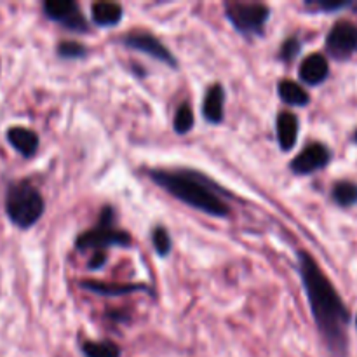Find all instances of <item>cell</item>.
Segmentation results:
<instances>
[{"instance_id": "cell-1", "label": "cell", "mask_w": 357, "mask_h": 357, "mask_svg": "<svg viewBox=\"0 0 357 357\" xmlns=\"http://www.w3.org/2000/svg\"><path fill=\"white\" fill-rule=\"evenodd\" d=\"M298 272L316 328L331 357H347L351 312L312 255L298 251Z\"/></svg>"}, {"instance_id": "cell-2", "label": "cell", "mask_w": 357, "mask_h": 357, "mask_svg": "<svg viewBox=\"0 0 357 357\" xmlns=\"http://www.w3.org/2000/svg\"><path fill=\"white\" fill-rule=\"evenodd\" d=\"M146 176L185 206L213 218H229L234 195L206 174L188 167H150Z\"/></svg>"}, {"instance_id": "cell-3", "label": "cell", "mask_w": 357, "mask_h": 357, "mask_svg": "<svg viewBox=\"0 0 357 357\" xmlns=\"http://www.w3.org/2000/svg\"><path fill=\"white\" fill-rule=\"evenodd\" d=\"M45 202L38 188L28 180L14 181L6 194V215L20 229H30L42 218Z\"/></svg>"}, {"instance_id": "cell-4", "label": "cell", "mask_w": 357, "mask_h": 357, "mask_svg": "<svg viewBox=\"0 0 357 357\" xmlns=\"http://www.w3.org/2000/svg\"><path fill=\"white\" fill-rule=\"evenodd\" d=\"M115 209L112 206H105L100 213L98 223L93 229L79 234L75 239V248L79 251H103L107 248H128L131 246L132 239L128 230L119 229Z\"/></svg>"}, {"instance_id": "cell-5", "label": "cell", "mask_w": 357, "mask_h": 357, "mask_svg": "<svg viewBox=\"0 0 357 357\" xmlns=\"http://www.w3.org/2000/svg\"><path fill=\"white\" fill-rule=\"evenodd\" d=\"M223 10L230 24L246 37H261L265 33V24L271 17V7L264 2L227 0L223 3Z\"/></svg>"}, {"instance_id": "cell-6", "label": "cell", "mask_w": 357, "mask_h": 357, "mask_svg": "<svg viewBox=\"0 0 357 357\" xmlns=\"http://www.w3.org/2000/svg\"><path fill=\"white\" fill-rule=\"evenodd\" d=\"M124 47L132 49V51L145 52L150 58L157 59V61L164 63V65L171 66V68H178V59L174 58L173 52L159 40L153 33L145 30H131L128 33H124L122 37H119Z\"/></svg>"}, {"instance_id": "cell-7", "label": "cell", "mask_w": 357, "mask_h": 357, "mask_svg": "<svg viewBox=\"0 0 357 357\" xmlns=\"http://www.w3.org/2000/svg\"><path fill=\"white\" fill-rule=\"evenodd\" d=\"M45 17L54 23L61 24L65 30L75 31V33H87L89 23L80 10L79 3L73 0H47L42 6Z\"/></svg>"}, {"instance_id": "cell-8", "label": "cell", "mask_w": 357, "mask_h": 357, "mask_svg": "<svg viewBox=\"0 0 357 357\" xmlns=\"http://www.w3.org/2000/svg\"><path fill=\"white\" fill-rule=\"evenodd\" d=\"M326 51L337 61H345L357 52V24L337 21L326 35Z\"/></svg>"}, {"instance_id": "cell-9", "label": "cell", "mask_w": 357, "mask_h": 357, "mask_svg": "<svg viewBox=\"0 0 357 357\" xmlns=\"http://www.w3.org/2000/svg\"><path fill=\"white\" fill-rule=\"evenodd\" d=\"M331 160V150L328 149L324 143L314 142L307 145L295 159L289 162V169L291 173L298 174V176H307L316 171L324 169Z\"/></svg>"}, {"instance_id": "cell-10", "label": "cell", "mask_w": 357, "mask_h": 357, "mask_svg": "<svg viewBox=\"0 0 357 357\" xmlns=\"http://www.w3.org/2000/svg\"><path fill=\"white\" fill-rule=\"evenodd\" d=\"M300 80L307 86H319L330 77V63L321 52H312L302 61L298 70Z\"/></svg>"}, {"instance_id": "cell-11", "label": "cell", "mask_w": 357, "mask_h": 357, "mask_svg": "<svg viewBox=\"0 0 357 357\" xmlns=\"http://www.w3.org/2000/svg\"><path fill=\"white\" fill-rule=\"evenodd\" d=\"M202 115L209 124H222L225 119V87L220 82H215L206 89Z\"/></svg>"}, {"instance_id": "cell-12", "label": "cell", "mask_w": 357, "mask_h": 357, "mask_svg": "<svg viewBox=\"0 0 357 357\" xmlns=\"http://www.w3.org/2000/svg\"><path fill=\"white\" fill-rule=\"evenodd\" d=\"M300 132V121L293 112H281L275 119V135H278V143L282 152H289L295 149L296 139Z\"/></svg>"}, {"instance_id": "cell-13", "label": "cell", "mask_w": 357, "mask_h": 357, "mask_svg": "<svg viewBox=\"0 0 357 357\" xmlns=\"http://www.w3.org/2000/svg\"><path fill=\"white\" fill-rule=\"evenodd\" d=\"M7 142L23 157H33L38 150V135L23 126H13L6 132Z\"/></svg>"}, {"instance_id": "cell-14", "label": "cell", "mask_w": 357, "mask_h": 357, "mask_svg": "<svg viewBox=\"0 0 357 357\" xmlns=\"http://www.w3.org/2000/svg\"><path fill=\"white\" fill-rule=\"evenodd\" d=\"M80 288L100 296H124L139 291L150 293V288L145 284H115V282L108 284V282L98 281H82L80 282Z\"/></svg>"}, {"instance_id": "cell-15", "label": "cell", "mask_w": 357, "mask_h": 357, "mask_svg": "<svg viewBox=\"0 0 357 357\" xmlns=\"http://www.w3.org/2000/svg\"><path fill=\"white\" fill-rule=\"evenodd\" d=\"M124 10L121 3L115 2H94L91 6V17L98 26H115L122 21Z\"/></svg>"}, {"instance_id": "cell-16", "label": "cell", "mask_w": 357, "mask_h": 357, "mask_svg": "<svg viewBox=\"0 0 357 357\" xmlns=\"http://www.w3.org/2000/svg\"><path fill=\"white\" fill-rule=\"evenodd\" d=\"M278 93L281 100L291 107H307L310 103V94L295 80L282 79L278 84Z\"/></svg>"}, {"instance_id": "cell-17", "label": "cell", "mask_w": 357, "mask_h": 357, "mask_svg": "<svg viewBox=\"0 0 357 357\" xmlns=\"http://www.w3.org/2000/svg\"><path fill=\"white\" fill-rule=\"evenodd\" d=\"M331 199L340 208H352L357 204V183L351 180H340L331 188Z\"/></svg>"}, {"instance_id": "cell-18", "label": "cell", "mask_w": 357, "mask_h": 357, "mask_svg": "<svg viewBox=\"0 0 357 357\" xmlns=\"http://www.w3.org/2000/svg\"><path fill=\"white\" fill-rule=\"evenodd\" d=\"M84 357H122V351L117 344L110 340H86L80 344Z\"/></svg>"}, {"instance_id": "cell-19", "label": "cell", "mask_w": 357, "mask_h": 357, "mask_svg": "<svg viewBox=\"0 0 357 357\" xmlns=\"http://www.w3.org/2000/svg\"><path fill=\"white\" fill-rule=\"evenodd\" d=\"M194 112H192L190 105L188 103H181L180 107H178L176 114H174V119H173V128L174 131L178 132V135H187V132L192 131V128H194Z\"/></svg>"}, {"instance_id": "cell-20", "label": "cell", "mask_w": 357, "mask_h": 357, "mask_svg": "<svg viewBox=\"0 0 357 357\" xmlns=\"http://www.w3.org/2000/svg\"><path fill=\"white\" fill-rule=\"evenodd\" d=\"M152 244H153V250L159 257H167L173 250V239H171L169 232H167L166 227H153L152 230Z\"/></svg>"}, {"instance_id": "cell-21", "label": "cell", "mask_w": 357, "mask_h": 357, "mask_svg": "<svg viewBox=\"0 0 357 357\" xmlns=\"http://www.w3.org/2000/svg\"><path fill=\"white\" fill-rule=\"evenodd\" d=\"M56 52H58L59 58L63 59H82L87 56V47L80 42L75 40H61L56 47Z\"/></svg>"}, {"instance_id": "cell-22", "label": "cell", "mask_w": 357, "mask_h": 357, "mask_svg": "<svg viewBox=\"0 0 357 357\" xmlns=\"http://www.w3.org/2000/svg\"><path fill=\"white\" fill-rule=\"evenodd\" d=\"M300 52H302V40H300L296 35H291V37H288L282 42L278 58L281 59L282 63H291L298 58Z\"/></svg>"}, {"instance_id": "cell-23", "label": "cell", "mask_w": 357, "mask_h": 357, "mask_svg": "<svg viewBox=\"0 0 357 357\" xmlns=\"http://www.w3.org/2000/svg\"><path fill=\"white\" fill-rule=\"evenodd\" d=\"M307 7L321 10V13H337V10L352 7V2L349 0H314V2H307Z\"/></svg>"}, {"instance_id": "cell-24", "label": "cell", "mask_w": 357, "mask_h": 357, "mask_svg": "<svg viewBox=\"0 0 357 357\" xmlns=\"http://www.w3.org/2000/svg\"><path fill=\"white\" fill-rule=\"evenodd\" d=\"M107 260L108 257L105 251H96V253H93V257H91L87 268H89V271H100V268H103L105 265H107Z\"/></svg>"}, {"instance_id": "cell-25", "label": "cell", "mask_w": 357, "mask_h": 357, "mask_svg": "<svg viewBox=\"0 0 357 357\" xmlns=\"http://www.w3.org/2000/svg\"><path fill=\"white\" fill-rule=\"evenodd\" d=\"M354 142L357 143V129H356V132H354Z\"/></svg>"}, {"instance_id": "cell-26", "label": "cell", "mask_w": 357, "mask_h": 357, "mask_svg": "<svg viewBox=\"0 0 357 357\" xmlns=\"http://www.w3.org/2000/svg\"><path fill=\"white\" fill-rule=\"evenodd\" d=\"M356 326H357V317H356Z\"/></svg>"}]
</instances>
